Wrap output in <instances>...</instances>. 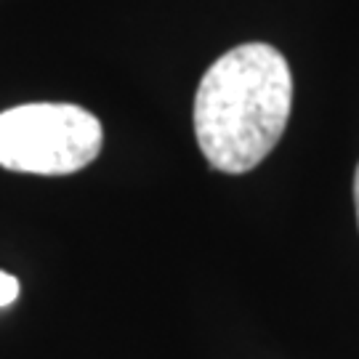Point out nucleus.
<instances>
[{
    "label": "nucleus",
    "instance_id": "obj_4",
    "mask_svg": "<svg viewBox=\"0 0 359 359\" xmlns=\"http://www.w3.org/2000/svg\"><path fill=\"white\" fill-rule=\"evenodd\" d=\"M354 208H357V224H359V165L354 173Z\"/></svg>",
    "mask_w": 359,
    "mask_h": 359
},
{
    "label": "nucleus",
    "instance_id": "obj_2",
    "mask_svg": "<svg viewBox=\"0 0 359 359\" xmlns=\"http://www.w3.org/2000/svg\"><path fill=\"white\" fill-rule=\"evenodd\" d=\"M99 117L77 104H22L0 112V165L16 173L67 176L102 152Z\"/></svg>",
    "mask_w": 359,
    "mask_h": 359
},
{
    "label": "nucleus",
    "instance_id": "obj_1",
    "mask_svg": "<svg viewBox=\"0 0 359 359\" xmlns=\"http://www.w3.org/2000/svg\"><path fill=\"white\" fill-rule=\"evenodd\" d=\"M293 107L287 59L266 43H243L210 65L194 93V136L208 165L240 176L283 139Z\"/></svg>",
    "mask_w": 359,
    "mask_h": 359
},
{
    "label": "nucleus",
    "instance_id": "obj_3",
    "mask_svg": "<svg viewBox=\"0 0 359 359\" xmlns=\"http://www.w3.org/2000/svg\"><path fill=\"white\" fill-rule=\"evenodd\" d=\"M16 295H19V280L8 271H0V306L13 304Z\"/></svg>",
    "mask_w": 359,
    "mask_h": 359
}]
</instances>
